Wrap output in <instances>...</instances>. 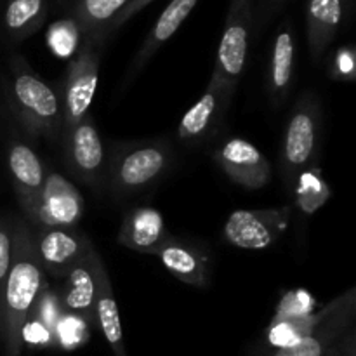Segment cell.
Here are the masks:
<instances>
[{
  "mask_svg": "<svg viewBox=\"0 0 356 356\" xmlns=\"http://www.w3.org/2000/svg\"><path fill=\"white\" fill-rule=\"evenodd\" d=\"M44 285L45 271L35 250L33 228L23 219H14L13 263L0 305V341L6 356H19L23 351V329Z\"/></svg>",
  "mask_w": 356,
  "mask_h": 356,
  "instance_id": "6da1fadb",
  "label": "cell"
},
{
  "mask_svg": "<svg viewBox=\"0 0 356 356\" xmlns=\"http://www.w3.org/2000/svg\"><path fill=\"white\" fill-rule=\"evenodd\" d=\"M174 162L169 139L115 143L106 165V183L117 202L136 197L159 183Z\"/></svg>",
  "mask_w": 356,
  "mask_h": 356,
  "instance_id": "7a4b0ae2",
  "label": "cell"
},
{
  "mask_svg": "<svg viewBox=\"0 0 356 356\" xmlns=\"http://www.w3.org/2000/svg\"><path fill=\"white\" fill-rule=\"evenodd\" d=\"M10 99L14 113L31 138L58 141L63 134L59 94L19 54L9 59Z\"/></svg>",
  "mask_w": 356,
  "mask_h": 356,
  "instance_id": "3957f363",
  "label": "cell"
},
{
  "mask_svg": "<svg viewBox=\"0 0 356 356\" xmlns=\"http://www.w3.org/2000/svg\"><path fill=\"white\" fill-rule=\"evenodd\" d=\"M322 104L318 96L306 90L292 106L284 132L280 152V174L285 186L292 190L296 177L312 167L318 156Z\"/></svg>",
  "mask_w": 356,
  "mask_h": 356,
  "instance_id": "277c9868",
  "label": "cell"
},
{
  "mask_svg": "<svg viewBox=\"0 0 356 356\" xmlns=\"http://www.w3.org/2000/svg\"><path fill=\"white\" fill-rule=\"evenodd\" d=\"M356 289L346 292L315 313L308 332L291 346L271 350L268 356H332L348 330L355 327Z\"/></svg>",
  "mask_w": 356,
  "mask_h": 356,
  "instance_id": "5b68a950",
  "label": "cell"
},
{
  "mask_svg": "<svg viewBox=\"0 0 356 356\" xmlns=\"http://www.w3.org/2000/svg\"><path fill=\"white\" fill-rule=\"evenodd\" d=\"M104 44V38L82 37L79 49L70 61L59 94L63 106V131L89 115L99 79Z\"/></svg>",
  "mask_w": 356,
  "mask_h": 356,
  "instance_id": "8992f818",
  "label": "cell"
},
{
  "mask_svg": "<svg viewBox=\"0 0 356 356\" xmlns=\"http://www.w3.org/2000/svg\"><path fill=\"white\" fill-rule=\"evenodd\" d=\"M292 207L238 209L222 226V236L229 245L242 250H264L282 238L291 222Z\"/></svg>",
  "mask_w": 356,
  "mask_h": 356,
  "instance_id": "52a82bcc",
  "label": "cell"
},
{
  "mask_svg": "<svg viewBox=\"0 0 356 356\" xmlns=\"http://www.w3.org/2000/svg\"><path fill=\"white\" fill-rule=\"evenodd\" d=\"M252 24L254 0H229L212 73L232 87L238 86L245 70Z\"/></svg>",
  "mask_w": 356,
  "mask_h": 356,
  "instance_id": "ba28073f",
  "label": "cell"
},
{
  "mask_svg": "<svg viewBox=\"0 0 356 356\" xmlns=\"http://www.w3.org/2000/svg\"><path fill=\"white\" fill-rule=\"evenodd\" d=\"M236 87L222 82L212 73L200 99L186 110L177 125V139L186 146H200L218 134L232 104Z\"/></svg>",
  "mask_w": 356,
  "mask_h": 356,
  "instance_id": "9c48e42d",
  "label": "cell"
},
{
  "mask_svg": "<svg viewBox=\"0 0 356 356\" xmlns=\"http://www.w3.org/2000/svg\"><path fill=\"white\" fill-rule=\"evenodd\" d=\"M83 207V197L75 184L56 170H49L26 219L35 228H75L82 219Z\"/></svg>",
  "mask_w": 356,
  "mask_h": 356,
  "instance_id": "30bf717a",
  "label": "cell"
},
{
  "mask_svg": "<svg viewBox=\"0 0 356 356\" xmlns=\"http://www.w3.org/2000/svg\"><path fill=\"white\" fill-rule=\"evenodd\" d=\"M66 160L73 176L87 186L99 191L106 177V159L104 146L92 115H86L82 120L63 131Z\"/></svg>",
  "mask_w": 356,
  "mask_h": 356,
  "instance_id": "8fae6325",
  "label": "cell"
},
{
  "mask_svg": "<svg viewBox=\"0 0 356 356\" xmlns=\"http://www.w3.org/2000/svg\"><path fill=\"white\" fill-rule=\"evenodd\" d=\"M212 160L229 181L245 190L256 191L271 181V163L257 146L232 136L212 149Z\"/></svg>",
  "mask_w": 356,
  "mask_h": 356,
  "instance_id": "7c38bea8",
  "label": "cell"
},
{
  "mask_svg": "<svg viewBox=\"0 0 356 356\" xmlns=\"http://www.w3.org/2000/svg\"><path fill=\"white\" fill-rule=\"evenodd\" d=\"M35 250L45 273L63 278L94 250V243L79 228L33 229Z\"/></svg>",
  "mask_w": 356,
  "mask_h": 356,
  "instance_id": "4fadbf2b",
  "label": "cell"
},
{
  "mask_svg": "<svg viewBox=\"0 0 356 356\" xmlns=\"http://www.w3.org/2000/svg\"><path fill=\"white\" fill-rule=\"evenodd\" d=\"M155 256L172 277L190 287L204 289L211 282L212 259L205 247L170 235Z\"/></svg>",
  "mask_w": 356,
  "mask_h": 356,
  "instance_id": "5bb4252c",
  "label": "cell"
},
{
  "mask_svg": "<svg viewBox=\"0 0 356 356\" xmlns=\"http://www.w3.org/2000/svg\"><path fill=\"white\" fill-rule=\"evenodd\" d=\"M7 169H9L21 211L26 216L44 188L47 170L37 152L26 143L17 141V139H14L7 148Z\"/></svg>",
  "mask_w": 356,
  "mask_h": 356,
  "instance_id": "9a60e30c",
  "label": "cell"
},
{
  "mask_svg": "<svg viewBox=\"0 0 356 356\" xmlns=\"http://www.w3.org/2000/svg\"><path fill=\"white\" fill-rule=\"evenodd\" d=\"M169 236L170 233L167 232L162 212L149 205H141L131 209L124 216L118 232V243L134 252L155 256Z\"/></svg>",
  "mask_w": 356,
  "mask_h": 356,
  "instance_id": "2e32d148",
  "label": "cell"
},
{
  "mask_svg": "<svg viewBox=\"0 0 356 356\" xmlns=\"http://www.w3.org/2000/svg\"><path fill=\"white\" fill-rule=\"evenodd\" d=\"M92 264L94 285H96V299H94V313H96V325L103 332L108 346L111 348L115 356H127L122 332L120 315H118L117 299H115L113 287H111L110 275L99 254L94 250L90 254Z\"/></svg>",
  "mask_w": 356,
  "mask_h": 356,
  "instance_id": "e0dca14e",
  "label": "cell"
},
{
  "mask_svg": "<svg viewBox=\"0 0 356 356\" xmlns=\"http://www.w3.org/2000/svg\"><path fill=\"white\" fill-rule=\"evenodd\" d=\"M343 0H308L306 33L313 63H320L336 38L343 21Z\"/></svg>",
  "mask_w": 356,
  "mask_h": 356,
  "instance_id": "ac0fdd59",
  "label": "cell"
},
{
  "mask_svg": "<svg viewBox=\"0 0 356 356\" xmlns=\"http://www.w3.org/2000/svg\"><path fill=\"white\" fill-rule=\"evenodd\" d=\"M197 3L198 0H170V3L160 14L159 19L155 21L152 30L146 35L143 45L139 47L134 63L129 70V76H136L145 68L146 63L156 54V51L179 30L181 24L188 19Z\"/></svg>",
  "mask_w": 356,
  "mask_h": 356,
  "instance_id": "d6986e66",
  "label": "cell"
},
{
  "mask_svg": "<svg viewBox=\"0 0 356 356\" xmlns=\"http://www.w3.org/2000/svg\"><path fill=\"white\" fill-rule=\"evenodd\" d=\"M294 31H292L291 24L285 23L277 31V37L273 40L270 70H268V94H270L271 104L275 108L282 106L291 90L292 75H294Z\"/></svg>",
  "mask_w": 356,
  "mask_h": 356,
  "instance_id": "ffe728a7",
  "label": "cell"
},
{
  "mask_svg": "<svg viewBox=\"0 0 356 356\" xmlns=\"http://www.w3.org/2000/svg\"><path fill=\"white\" fill-rule=\"evenodd\" d=\"M90 254L65 275L66 287L61 294V301L65 306V312L82 316L89 325H96V313H94L96 285H94Z\"/></svg>",
  "mask_w": 356,
  "mask_h": 356,
  "instance_id": "44dd1931",
  "label": "cell"
},
{
  "mask_svg": "<svg viewBox=\"0 0 356 356\" xmlns=\"http://www.w3.org/2000/svg\"><path fill=\"white\" fill-rule=\"evenodd\" d=\"M129 0H75L72 19L82 31V37H99L108 40V28L120 14Z\"/></svg>",
  "mask_w": 356,
  "mask_h": 356,
  "instance_id": "7402d4cb",
  "label": "cell"
},
{
  "mask_svg": "<svg viewBox=\"0 0 356 356\" xmlns=\"http://www.w3.org/2000/svg\"><path fill=\"white\" fill-rule=\"evenodd\" d=\"M47 9V0H9L3 10L7 35L16 42L26 40L45 23Z\"/></svg>",
  "mask_w": 356,
  "mask_h": 356,
  "instance_id": "603a6c76",
  "label": "cell"
},
{
  "mask_svg": "<svg viewBox=\"0 0 356 356\" xmlns=\"http://www.w3.org/2000/svg\"><path fill=\"white\" fill-rule=\"evenodd\" d=\"M292 191L296 195V204H298V207L308 216L315 214L318 209H322L329 202L330 195H332L329 183L323 179L322 170L313 165L302 170L296 177Z\"/></svg>",
  "mask_w": 356,
  "mask_h": 356,
  "instance_id": "cb8c5ba5",
  "label": "cell"
},
{
  "mask_svg": "<svg viewBox=\"0 0 356 356\" xmlns=\"http://www.w3.org/2000/svg\"><path fill=\"white\" fill-rule=\"evenodd\" d=\"M82 42V31L72 17L56 21L47 31V45L59 58H70Z\"/></svg>",
  "mask_w": 356,
  "mask_h": 356,
  "instance_id": "d4e9b609",
  "label": "cell"
},
{
  "mask_svg": "<svg viewBox=\"0 0 356 356\" xmlns=\"http://www.w3.org/2000/svg\"><path fill=\"white\" fill-rule=\"evenodd\" d=\"M63 313H65V306H63L61 296L49 289V285L45 284L38 294L37 301H35L33 308H31L30 316L40 322L49 332L54 334L56 325H58Z\"/></svg>",
  "mask_w": 356,
  "mask_h": 356,
  "instance_id": "484cf974",
  "label": "cell"
},
{
  "mask_svg": "<svg viewBox=\"0 0 356 356\" xmlns=\"http://www.w3.org/2000/svg\"><path fill=\"white\" fill-rule=\"evenodd\" d=\"M89 327L90 325L82 316L65 312L59 318L58 325H56V346H61L65 350H75L87 341Z\"/></svg>",
  "mask_w": 356,
  "mask_h": 356,
  "instance_id": "4316f807",
  "label": "cell"
},
{
  "mask_svg": "<svg viewBox=\"0 0 356 356\" xmlns=\"http://www.w3.org/2000/svg\"><path fill=\"white\" fill-rule=\"evenodd\" d=\"M14 219H0V305H2L3 285L13 263Z\"/></svg>",
  "mask_w": 356,
  "mask_h": 356,
  "instance_id": "83f0119b",
  "label": "cell"
},
{
  "mask_svg": "<svg viewBox=\"0 0 356 356\" xmlns=\"http://www.w3.org/2000/svg\"><path fill=\"white\" fill-rule=\"evenodd\" d=\"M152 2H155V0H129L127 6H125L124 9L120 10V14H118V16L111 21L110 28H108V37H110L113 31H117L120 26H124V24L127 23L131 17H134L139 10H143L146 6H149Z\"/></svg>",
  "mask_w": 356,
  "mask_h": 356,
  "instance_id": "f1b7e54d",
  "label": "cell"
},
{
  "mask_svg": "<svg viewBox=\"0 0 356 356\" xmlns=\"http://www.w3.org/2000/svg\"><path fill=\"white\" fill-rule=\"evenodd\" d=\"M334 70L339 76H353L355 75V51L351 47H343L337 51L334 59Z\"/></svg>",
  "mask_w": 356,
  "mask_h": 356,
  "instance_id": "f546056e",
  "label": "cell"
},
{
  "mask_svg": "<svg viewBox=\"0 0 356 356\" xmlns=\"http://www.w3.org/2000/svg\"><path fill=\"white\" fill-rule=\"evenodd\" d=\"M332 356H356V329L351 327Z\"/></svg>",
  "mask_w": 356,
  "mask_h": 356,
  "instance_id": "4dcf8cb0",
  "label": "cell"
},
{
  "mask_svg": "<svg viewBox=\"0 0 356 356\" xmlns=\"http://www.w3.org/2000/svg\"><path fill=\"white\" fill-rule=\"evenodd\" d=\"M287 0H263V21L277 14Z\"/></svg>",
  "mask_w": 356,
  "mask_h": 356,
  "instance_id": "1f68e13d",
  "label": "cell"
},
{
  "mask_svg": "<svg viewBox=\"0 0 356 356\" xmlns=\"http://www.w3.org/2000/svg\"><path fill=\"white\" fill-rule=\"evenodd\" d=\"M353 7H355V0H343V13H344V16L350 17L351 13H353Z\"/></svg>",
  "mask_w": 356,
  "mask_h": 356,
  "instance_id": "d6a6232c",
  "label": "cell"
}]
</instances>
